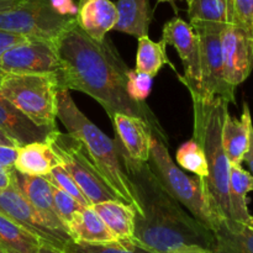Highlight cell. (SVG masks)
Instances as JSON below:
<instances>
[{"instance_id": "6da1fadb", "label": "cell", "mask_w": 253, "mask_h": 253, "mask_svg": "<svg viewBox=\"0 0 253 253\" xmlns=\"http://www.w3.org/2000/svg\"><path fill=\"white\" fill-rule=\"evenodd\" d=\"M58 56L59 89L77 90L98 101L110 120L126 114L145 120L156 138L167 145V135L146 103H136L127 95L126 82L130 68L111 41L89 37L77 21L54 40Z\"/></svg>"}, {"instance_id": "7a4b0ae2", "label": "cell", "mask_w": 253, "mask_h": 253, "mask_svg": "<svg viewBox=\"0 0 253 253\" xmlns=\"http://www.w3.org/2000/svg\"><path fill=\"white\" fill-rule=\"evenodd\" d=\"M121 155L142 209L135 216L133 239L153 253H214V232L165 189L150 163L130 160L123 148Z\"/></svg>"}, {"instance_id": "3957f363", "label": "cell", "mask_w": 253, "mask_h": 253, "mask_svg": "<svg viewBox=\"0 0 253 253\" xmlns=\"http://www.w3.org/2000/svg\"><path fill=\"white\" fill-rule=\"evenodd\" d=\"M57 119L67 128L68 135L82 143L100 177L118 200L130 205L136 216L142 215L135 188L126 173L121 146L94 125L72 99L69 90L59 89Z\"/></svg>"}, {"instance_id": "277c9868", "label": "cell", "mask_w": 253, "mask_h": 253, "mask_svg": "<svg viewBox=\"0 0 253 253\" xmlns=\"http://www.w3.org/2000/svg\"><path fill=\"white\" fill-rule=\"evenodd\" d=\"M194 111V132L197 141L205 153L209 175L207 188L212 208L220 221L231 220L229 199L230 163L222 147V125L229 111V103L224 99L204 100L199 95L190 93Z\"/></svg>"}, {"instance_id": "5b68a950", "label": "cell", "mask_w": 253, "mask_h": 253, "mask_svg": "<svg viewBox=\"0 0 253 253\" xmlns=\"http://www.w3.org/2000/svg\"><path fill=\"white\" fill-rule=\"evenodd\" d=\"M148 163L165 189L195 220L214 232L220 220L212 208L205 179L187 174L172 160L167 145L155 136Z\"/></svg>"}, {"instance_id": "8992f818", "label": "cell", "mask_w": 253, "mask_h": 253, "mask_svg": "<svg viewBox=\"0 0 253 253\" xmlns=\"http://www.w3.org/2000/svg\"><path fill=\"white\" fill-rule=\"evenodd\" d=\"M57 73L2 74L0 94L39 127L57 130L58 108Z\"/></svg>"}, {"instance_id": "52a82bcc", "label": "cell", "mask_w": 253, "mask_h": 253, "mask_svg": "<svg viewBox=\"0 0 253 253\" xmlns=\"http://www.w3.org/2000/svg\"><path fill=\"white\" fill-rule=\"evenodd\" d=\"M46 142L51 146L59 165L68 172L89 204L95 205L108 200H118L79 141L57 128L48 133Z\"/></svg>"}, {"instance_id": "ba28073f", "label": "cell", "mask_w": 253, "mask_h": 253, "mask_svg": "<svg viewBox=\"0 0 253 253\" xmlns=\"http://www.w3.org/2000/svg\"><path fill=\"white\" fill-rule=\"evenodd\" d=\"M199 40L200 49V88L197 95L204 100L220 98L236 104L235 88L224 78L221 32L225 24L214 22H189Z\"/></svg>"}, {"instance_id": "9c48e42d", "label": "cell", "mask_w": 253, "mask_h": 253, "mask_svg": "<svg viewBox=\"0 0 253 253\" xmlns=\"http://www.w3.org/2000/svg\"><path fill=\"white\" fill-rule=\"evenodd\" d=\"M76 21L54 14L34 0H22L12 9L0 12V31L25 39L54 41Z\"/></svg>"}, {"instance_id": "30bf717a", "label": "cell", "mask_w": 253, "mask_h": 253, "mask_svg": "<svg viewBox=\"0 0 253 253\" xmlns=\"http://www.w3.org/2000/svg\"><path fill=\"white\" fill-rule=\"evenodd\" d=\"M16 172V170H15ZM0 214L41 240L47 246L63 251L64 246L72 241L68 234L57 231L51 226L39 211L21 194L16 183L0 192Z\"/></svg>"}, {"instance_id": "8fae6325", "label": "cell", "mask_w": 253, "mask_h": 253, "mask_svg": "<svg viewBox=\"0 0 253 253\" xmlns=\"http://www.w3.org/2000/svg\"><path fill=\"white\" fill-rule=\"evenodd\" d=\"M58 69L56 43L48 40L27 39L0 57L1 74H49Z\"/></svg>"}, {"instance_id": "7c38bea8", "label": "cell", "mask_w": 253, "mask_h": 253, "mask_svg": "<svg viewBox=\"0 0 253 253\" xmlns=\"http://www.w3.org/2000/svg\"><path fill=\"white\" fill-rule=\"evenodd\" d=\"M161 41L177 49L184 68V76H179L189 93H198L200 88V49L199 40L189 22L174 16L166 22Z\"/></svg>"}, {"instance_id": "4fadbf2b", "label": "cell", "mask_w": 253, "mask_h": 253, "mask_svg": "<svg viewBox=\"0 0 253 253\" xmlns=\"http://www.w3.org/2000/svg\"><path fill=\"white\" fill-rule=\"evenodd\" d=\"M224 78L236 89L249 78L253 68V39L241 27L227 24L221 32Z\"/></svg>"}, {"instance_id": "5bb4252c", "label": "cell", "mask_w": 253, "mask_h": 253, "mask_svg": "<svg viewBox=\"0 0 253 253\" xmlns=\"http://www.w3.org/2000/svg\"><path fill=\"white\" fill-rule=\"evenodd\" d=\"M116 140L130 160L147 163L151 156L153 131L145 120L126 114H115L111 119Z\"/></svg>"}, {"instance_id": "9a60e30c", "label": "cell", "mask_w": 253, "mask_h": 253, "mask_svg": "<svg viewBox=\"0 0 253 253\" xmlns=\"http://www.w3.org/2000/svg\"><path fill=\"white\" fill-rule=\"evenodd\" d=\"M76 19L89 37L101 42L118 24L119 14L111 0H81Z\"/></svg>"}, {"instance_id": "2e32d148", "label": "cell", "mask_w": 253, "mask_h": 253, "mask_svg": "<svg viewBox=\"0 0 253 253\" xmlns=\"http://www.w3.org/2000/svg\"><path fill=\"white\" fill-rule=\"evenodd\" d=\"M15 183H16L21 194L26 198L27 202L41 214V216L53 229H56L57 231L64 232V234H68L64 225L62 224L56 214L53 205V195H52L53 185L46 178L30 177V175H24L15 172Z\"/></svg>"}, {"instance_id": "e0dca14e", "label": "cell", "mask_w": 253, "mask_h": 253, "mask_svg": "<svg viewBox=\"0 0 253 253\" xmlns=\"http://www.w3.org/2000/svg\"><path fill=\"white\" fill-rule=\"evenodd\" d=\"M0 131H2L16 147L32 142H44L48 133L51 132L47 128L39 127L31 123L1 94H0Z\"/></svg>"}, {"instance_id": "ac0fdd59", "label": "cell", "mask_w": 253, "mask_h": 253, "mask_svg": "<svg viewBox=\"0 0 253 253\" xmlns=\"http://www.w3.org/2000/svg\"><path fill=\"white\" fill-rule=\"evenodd\" d=\"M253 125L251 110L245 101L241 119H236L227 111L222 125V147L230 166H241L249 148L250 128Z\"/></svg>"}, {"instance_id": "d6986e66", "label": "cell", "mask_w": 253, "mask_h": 253, "mask_svg": "<svg viewBox=\"0 0 253 253\" xmlns=\"http://www.w3.org/2000/svg\"><path fill=\"white\" fill-rule=\"evenodd\" d=\"M58 165L56 153L44 141L17 147L14 169L20 174L46 178Z\"/></svg>"}, {"instance_id": "ffe728a7", "label": "cell", "mask_w": 253, "mask_h": 253, "mask_svg": "<svg viewBox=\"0 0 253 253\" xmlns=\"http://www.w3.org/2000/svg\"><path fill=\"white\" fill-rule=\"evenodd\" d=\"M115 5L119 19L114 30L137 39L148 36V30L153 19L150 0H118Z\"/></svg>"}, {"instance_id": "44dd1931", "label": "cell", "mask_w": 253, "mask_h": 253, "mask_svg": "<svg viewBox=\"0 0 253 253\" xmlns=\"http://www.w3.org/2000/svg\"><path fill=\"white\" fill-rule=\"evenodd\" d=\"M116 240H135V210L120 200L91 205Z\"/></svg>"}, {"instance_id": "7402d4cb", "label": "cell", "mask_w": 253, "mask_h": 253, "mask_svg": "<svg viewBox=\"0 0 253 253\" xmlns=\"http://www.w3.org/2000/svg\"><path fill=\"white\" fill-rule=\"evenodd\" d=\"M214 253H253V230L245 224L222 220L214 231Z\"/></svg>"}, {"instance_id": "603a6c76", "label": "cell", "mask_w": 253, "mask_h": 253, "mask_svg": "<svg viewBox=\"0 0 253 253\" xmlns=\"http://www.w3.org/2000/svg\"><path fill=\"white\" fill-rule=\"evenodd\" d=\"M68 232L76 242L100 244L116 240L93 207L83 208L74 215V219L68 226Z\"/></svg>"}, {"instance_id": "cb8c5ba5", "label": "cell", "mask_w": 253, "mask_h": 253, "mask_svg": "<svg viewBox=\"0 0 253 253\" xmlns=\"http://www.w3.org/2000/svg\"><path fill=\"white\" fill-rule=\"evenodd\" d=\"M253 192V175L241 166H230L229 199L232 221L249 224L251 215L247 207V194Z\"/></svg>"}, {"instance_id": "d4e9b609", "label": "cell", "mask_w": 253, "mask_h": 253, "mask_svg": "<svg viewBox=\"0 0 253 253\" xmlns=\"http://www.w3.org/2000/svg\"><path fill=\"white\" fill-rule=\"evenodd\" d=\"M27 230L0 214V249L6 253H37L42 246Z\"/></svg>"}, {"instance_id": "484cf974", "label": "cell", "mask_w": 253, "mask_h": 253, "mask_svg": "<svg viewBox=\"0 0 253 253\" xmlns=\"http://www.w3.org/2000/svg\"><path fill=\"white\" fill-rule=\"evenodd\" d=\"M165 64H169L175 71V68L167 57V44L163 41H152L148 36L140 37L138 39L135 71L148 74L152 78H155Z\"/></svg>"}, {"instance_id": "4316f807", "label": "cell", "mask_w": 253, "mask_h": 253, "mask_svg": "<svg viewBox=\"0 0 253 253\" xmlns=\"http://www.w3.org/2000/svg\"><path fill=\"white\" fill-rule=\"evenodd\" d=\"M187 4L190 22L232 24L224 0H189Z\"/></svg>"}, {"instance_id": "83f0119b", "label": "cell", "mask_w": 253, "mask_h": 253, "mask_svg": "<svg viewBox=\"0 0 253 253\" xmlns=\"http://www.w3.org/2000/svg\"><path fill=\"white\" fill-rule=\"evenodd\" d=\"M64 253H153L138 244L136 240H115L100 244L69 241L64 246Z\"/></svg>"}, {"instance_id": "f1b7e54d", "label": "cell", "mask_w": 253, "mask_h": 253, "mask_svg": "<svg viewBox=\"0 0 253 253\" xmlns=\"http://www.w3.org/2000/svg\"><path fill=\"white\" fill-rule=\"evenodd\" d=\"M175 160H177L178 166L183 170H189L200 179L207 180L208 175H209L208 162L204 151L197 141L190 140L183 143L178 148Z\"/></svg>"}, {"instance_id": "f546056e", "label": "cell", "mask_w": 253, "mask_h": 253, "mask_svg": "<svg viewBox=\"0 0 253 253\" xmlns=\"http://www.w3.org/2000/svg\"><path fill=\"white\" fill-rule=\"evenodd\" d=\"M46 179L48 180L53 187L63 190L67 194L71 195L72 198H74L82 207H91V205L89 204L88 200L85 199V197L83 195V193L81 192L78 185L76 184V182L72 179V177L68 174V172H67L61 165L54 167L53 169H52V172L47 175Z\"/></svg>"}, {"instance_id": "4dcf8cb0", "label": "cell", "mask_w": 253, "mask_h": 253, "mask_svg": "<svg viewBox=\"0 0 253 253\" xmlns=\"http://www.w3.org/2000/svg\"><path fill=\"white\" fill-rule=\"evenodd\" d=\"M52 195H53V205L57 216L68 231V226L74 219V215L81 211L84 207H82L71 195L56 187L52 189Z\"/></svg>"}, {"instance_id": "1f68e13d", "label": "cell", "mask_w": 253, "mask_h": 253, "mask_svg": "<svg viewBox=\"0 0 253 253\" xmlns=\"http://www.w3.org/2000/svg\"><path fill=\"white\" fill-rule=\"evenodd\" d=\"M153 78L148 74L140 73L135 69L127 72V82H126V90L127 95L136 103H146L152 89Z\"/></svg>"}, {"instance_id": "d6a6232c", "label": "cell", "mask_w": 253, "mask_h": 253, "mask_svg": "<svg viewBox=\"0 0 253 253\" xmlns=\"http://www.w3.org/2000/svg\"><path fill=\"white\" fill-rule=\"evenodd\" d=\"M232 24L241 27L253 39V0H234Z\"/></svg>"}, {"instance_id": "836d02e7", "label": "cell", "mask_w": 253, "mask_h": 253, "mask_svg": "<svg viewBox=\"0 0 253 253\" xmlns=\"http://www.w3.org/2000/svg\"><path fill=\"white\" fill-rule=\"evenodd\" d=\"M34 1L59 16L76 19L81 0H34Z\"/></svg>"}, {"instance_id": "e575fe53", "label": "cell", "mask_w": 253, "mask_h": 253, "mask_svg": "<svg viewBox=\"0 0 253 253\" xmlns=\"http://www.w3.org/2000/svg\"><path fill=\"white\" fill-rule=\"evenodd\" d=\"M17 147L0 145V166L5 168H14Z\"/></svg>"}, {"instance_id": "d590c367", "label": "cell", "mask_w": 253, "mask_h": 253, "mask_svg": "<svg viewBox=\"0 0 253 253\" xmlns=\"http://www.w3.org/2000/svg\"><path fill=\"white\" fill-rule=\"evenodd\" d=\"M25 37L22 36H17V35H12V34H6V32H1L0 31V57L2 56L5 51L10 48V47L15 46L17 43H21L24 42Z\"/></svg>"}, {"instance_id": "8d00e7d4", "label": "cell", "mask_w": 253, "mask_h": 253, "mask_svg": "<svg viewBox=\"0 0 253 253\" xmlns=\"http://www.w3.org/2000/svg\"><path fill=\"white\" fill-rule=\"evenodd\" d=\"M15 182L14 168H5L0 166V192L7 189Z\"/></svg>"}, {"instance_id": "74e56055", "label": "cell", "mask_w": 253, "mask_h": 253, "mask_svg": "<svg viewBox=\"0 0 253 253\" xmlns=\"http://www.w3.org/2000/svg\"><path fill=\"white\" fill-rule=\"evenodd\" d=\"M244 162H246V165L249 166L250 173L253 175V125L250 128V142H249V148H247L246 153H245Z\"/></svg>"}, {"instance_id": "f35d334b", "label": "cell", "mask_w": 253, "mask_h": 253, "mask_svg": "<svg viewBox=\"0 0 253 253\" xmlns=\"http://www.w3.org/2000/svg\"><path fill=\"white\" fill-rule=\"evenodd\" d=\"M21 1L22 0H0V12L12 9Z\"/></svg>"}, {"instance_id": "ab89813d", "label": "cell", "mask_w": 253, "mask_h": 253, "mask_svg": "<svg viewBox=\"0 0 253 253\" xmlns=\"http://www.w3.org/2000/svg\"><path fill=\"white\" fill-rule=\"evenodd\" d=\"M37 253H64V252L53 249V247L51 246H47V245H42L41 249H40V251Z\"/></svg>"}, {"instance_id": "60d3db41", "label": "cell", "mask_w": 253, "mask_h": 253, "mask_svg": "<svg viewBox=\"0 0 253 253\" xmlns=\"http://www.w3.org/2000/svg\"><path fill=\"white\" fill-rule=\"evenodd\" d=\"M0 145H5V146H15L14 143L11 142V140H10L9 137H7L6 135H5L2 131H0ZM16 147V146H15Z\"/></svg>"}, {"instance_id": "b9f144b4", "label": "cell", "mask_w": 253, "mask_h": 253, "mask_svg": "<svg viewBox=\"0 0 253 253\" xmlns=\"http://www.w3.org/2000/svg\"><path fill=\"white\" fill-rule=\"evenodd\" d=\"M225 2H226V6H227V10H229V14L230 16H231V20H232V14H234V0H224Z\"/></svg>"}, {"instance_id": "7bdbcfd3", "label": "cell", "mask_w": 253, "mask_h": 253, "mask_svg": "<svg viewBox=\"0 0 253 253\" xmlns=\"http://www.w3.org/2000/svg\"><path fill=\"white\" fill-rule=\"evenodd\" d=\"M158 2H169L170 5H172V7L174 9L175 12H178V7H177V4H175V1L177 0H157Z\"/></svg>"}, {"instance_id": "ee69618b", "label": "cell", "mask_w": 253, "mask_h": 253, "mask_svg": "<svg viewBox=\"0 0 253 253\" xmlns=\"http://www.w3.org/2000/svg\"><path fill=\"white\" fill-rule=\"evenodd\" d=\"M247 226L251 227V229L253 230V216H251V219H250V221H249V224H247Z\"/></svg>"}, {"instance_id": "f6af8a7d", "label": "cell", "mask_w": 253, "mask_h": 253, "mask_svg": "<svg viewBox=\"0 0 253 253\" xmlns=\"http://www.w3.org/2000/svg\"><path fill=\"white\" fill-rule=\"evenodd\" d=\"M0 253H6V252H4L1 249H0Z\"/></svg>"}, {"instance_id": "bcb514c9", "label": "cell", "mask_w": 253, "mask_h": 253, "mask_svg": "<svg viewBox=\"0 0 253 253\" xmlns=\"http://www.w3.org/2000/svg\"><path fill=\"white\" fill-rule=\"evenodd\" d=\"M188 1H189V0H185V2H188Z\"/></svg>"}, {"instance_id": "7dc6e473", "label": "cell", "mask_w": 253, "mask_h": 253, "mask_svg": "<svg viewBox=\"0 0 253 253\" xmlns=\"http://www.w3.org/2000/svg\"><path fill=\"white\" fill-rule=\"evenodd\" d=\"M0 76H2V74H1V73H0Z\"/></svg>"}]
</instances>
